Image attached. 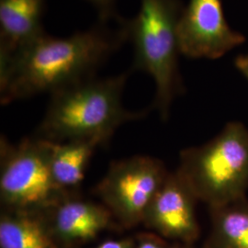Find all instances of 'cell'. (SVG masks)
I'll use <instances>...</instances> for the list:
<instances>
[{
  "mask_svg": "<svg viewBox=\"0 0 248 248\" xmlns=\"http://www.w3.org/2000/svg\"><path fill=\"white\" fill-rule=\"evenodd\" d=\"M123 18L115 28L98 21L66 37L46 32L0 60V101L7 105L40 94L51 95L95 77L127 42Z\"/></svg>",
  "mask_w": 248,
  "mask_h": 248,
  "instance_id": "1",
  "label": "cell"
},
{
  "mask_svg": "<svg viewBox=\"0 0 248 248\" xmlns=\"http://www.w3.org/2000/svg\"><path fill=\"white\" fill-rule=\"evenodd\" d=\"M128 73L83 80L51 95L40 126L41 138L54 142L89 140L102 144L123 124L142 118L123 104Z\"/></svg>",
  "mask_w": 248,
  "mask_h": 248,
  "instance_id": "2",
  "label": "cell"
},
{
  "mask_svg": "<svg viewBox=\"0 0 248 248\" xmlns=\"http://www.w3.org/2000/svg\"><path fill=\"white\" fill-rule=\"evenodd\" d=\"M140 7L124 25L133 49V70L147 73L155 84L154 107L163 119L181 90L178 70V21L182 0H139Z\"/></svg>",
  "mask_w": 248,
  "mask_h": 248,
  "instance_id": "3",
  "label": "cell"
},
{
  "mask_svg": "<svg viewBox=\"0 0 248 248\" xmlns=\"http://www.w3.org/2000/svg\"><path fill=\"white\" fill-rule=\"evenodd\" d=\"M177 172L209 208L247 197L248 128L231 122L209 142L181 151Z\"/></svg>",
  "mask_w": 248,
  "mask_h": 248,
  "instance_id": "4",
  "label": "cell"
},
{
  "mask_svg": "<svg viewBox=\"0 0 248 248\" xmlns=\"http://www.w3.org/2000/svg\"><path fill=\"white\" fill-rule=\"evenodd\" d=\"M51 149L52 142L41 137L17 145L1 141L0 199L4 210L45 213L72 195L53 179Z\"/></svg>",
  "mask_w": 248,
  "mask_h": 248,
  "instance_id": "5",
  "label": "cell"
},
{
  "mask_svg": "<svg viewBox=\"0 0 248 248\" xmlns=\"http://www.w3.org/2000/svg\"><path fill=\"white\" fill-rule=\"evenodd\" d=\"M169 174L163 162L147 155L116 161L98 183L97 194L116 223L130 229L143 222Z\"/></svg>",
  "mask_w": 248,
  "mask_h": 248,
  "instance_id": "6",
  "label": "cell"
},
{
  "mask_svg": "<svg viewBox=\"0 0 248 248\" xmlns=\"http://www.w3.org/2000/svg\"><path fill=\"white\" fill-rule=\"evenodd\" d=\"M178 41L188 58L219 59L246 37L228 25L222 0H189L178 21Z\"/></svg>",
  "mask_w": 248,
  "mask_h": 248,
  "instance_id": "7",
  "label": "cell"
},
{
  "mask_svg": "<svg viewBox=\"0 0 248 248\" xmlns=\"http://www.w3.org/2000/svg\"><path fill=\"white\" fill-rule=\"evenodd\" d=\"M198 202L177 171L169 173L150 204L142 223L165 239L191 248L201 234L196 213Z\"/></svg>",
  "mask_w": 248,
  "mask_h": 248,
  "instance_id": "8",
  "label": "cell"
},
{
  "mask_svg": "<svg viewBox=\"0 0 248 248\" xmlns=\"http://www.w3.org/2000/svg\"><path fill=\"white\" fill-rule=\"evenodd\" d=\"M59 246L78 247L95 239L116 222L103 204L69 196L45 213Z\"/></svg>",
  "mask_w": 248,
  "mask_h": 248,
  "instance_id": "9",
  "label": "cell"
},
{
  "mask_svg": "<svg viewBox=\"0 0 248 248\" xmlns=\"http://www.w3.org/2000/svg\"><path fill=\"white\" fill-rule=\"evenodd\" d=\"M46 0H0V60L43 34Z\"/></svg>",
  "mask_w": 248,
  "mask_h": 248,
  "instance_id": "10",
  "label": "cell"
},
{
  "mask_svg": "<svg viewBox=\"0 0 248 248\" xmlns=\"http://www.w3.org/2000/svg\"><path fill=\"white\" fill-rule=\"evenodd\" d=\"M45 213L4 210L0 248H59Z\"/></svg>",
  "mask_w": 248,
  "mask_h": 248,
  "instance_id": "11",
  "label": "cell"
},
{
  "mask_svg": "<svg viewBox=\"0 0 248 248\" xmlns=\"http://www.w3.org/2000/svg\"><path fill=\"white\" fill-rule=\"evenodd\" d=\"M211 229L204 248H248V199L209 208Z\"/></svg>",
  "mask_w": 248,
  "mask_h": 248,
  "instance_id": "12",
  "label": "cell"
},
{
  "mask_svg": "<svg viewBox=\"0 0 248 248\" xmlns=\"http://www.w3.org/2000/svg\"><path fill=\"white\" fill-rule=\"evenodd\" d=\"M98 142L89 140L52 142L51 170L57 186L70 192L79 186Z\"/></svg>",
  "mask_w": 248,
  "mask_h": 248,
  "instance_id": "13",
  "label": "cell"
},
{
  "mask_svg": "<svg viewBox=\"0 0 248 248\" xmlns=\"http://www.w3.org/2000/svg\"><path fill=\"white\" fill-rule=\"evenodd\" d=\"M97 10L98 21L101 22H120L122 18L117 10L118 0H85Z\"/></svg>",
  "mask_w": 248,
  "mask_h": 248,
  "instance_id": "14",
  "label": "cell"
},
{
  "mask_svg": "<svg viewBox=\"0 0 248 248\" xmlns=\"http://www.w3.org/2000/svg\"><path fill=\"white\" fill-rule=\"evenodd\" d=\"M166 239L155 232H143L137 236L135 248H169Z\"/></svg>",
  "mask_w": 248,
  "mask_h": 248,
  "instance_id": "15",
  "label": "cell"
},
{
  "mask_svg": "<svg viewBox=\"0 0 248 248\" xmlns=\"http://www.w3.org/2000/svg\"><path fill=\"white\" fill-rule=\"evenodd\" d=\"M96 248H134V242L132 239L108 240Z\"/></svg>",
  "mask_w": 248,
  "mask_h": 248,
  "instance_id": "16",
  "label": "cell"
},
{
  "mask_svg": "<svg viewBox=\"0 0 248 248\" xmlns=\"http://www.w3.org/2000/svg\"><path fill=\"white\" fill-rule=\"evenodd\" d=\"M234 65L239 70L240 73L248 80V53L238 55L234 60Z\"/></svg>",
  "mask_w": 248,
  "mask_h": 248,
  "instance_id": "17",
  "label": "cell"
},
{
  "mask_svg": "<svg viewBox=\"0 0 248 248\" xmlns=\"http://www.w3.org/2000/svg\"><path fill=\"white\" fill-rule=\"evenodd\" d=\"M169 248H190L189 247H186L185 245L179 244V243H174L173 245H170Z\"/></svg>",
  "mask_w": 248,
  "mask_h": 248,
  "instance_id": "18",
  "label": "cell"
}]
</instances>
